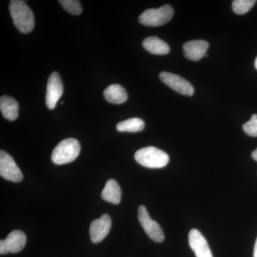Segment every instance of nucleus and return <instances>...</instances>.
Masks as SVG:
<instances>
[{
  "instance_id": "nucleus-1",
  "label": "nucleus",
  "mask_w": 257,
  "mask_h": 257,
  "mask_svg": "<svg viewBox=\"0 0 257 257\" xmlns=\"http://www.w3.org/2000/svg\"><path fill=\"white\" fill-rule=\"evenodd\" d=\"M10 12L13 23L17 29L23 34L30 33L35 28V18L31 9L21 0H12Z\"/></svg>"
},
{
  "instance_id": "nucleus-2",
  "label": "nucleus",
  "mask_w": 257,
  "mask_h": 257,
  "mask_svg": "<svg viewBox=\"0 0 257 257\" xmlns=\"http://www.w3.org/2000/svg\"><path fill=\"white\" fill-rule=\"evenodd\" d=\"M135 158L140 165L150 169L163 168L170 162L169 155L155 147L140 149L135 153Z\"/></svg>"
},
{
  "instance_id": "nucleus-3",
  "label": "nucleus",
  "mask_w": 257,
  "mask_h": 257,
  "mask_svg": "<svg viewBox=\"0 0 257 257\" xmlns=\"http://www.w3.org/2000/svg\"><path fill=\"white\" fill-rule=\"evenodd\" d=\"M80 150V144L77 140L66 139L54 149L51 157L52 162L58 165L70 163L78 157Z\"/></svg>"
},
{
  "instance_id": "nucleus-4",
  "label": "nucleus",
  "mask_w": 257,
  "mask_h": 257,
  "mask_svg": "<svg viewBox=\"0 0 257 257\" xmlns=\"http://www.w3.org/2000/svg\"><path fill=\"white\" fill-rule=\"evenodd\" d=\"M174 15V10L170 5H166L157 9L145 10L140 15L139 21L147 27H160L170 21Z\"/></svg>"
},
{
  "instance_id": "nucleus-5",
  "label": "nucleus",
  "mask_w": 257,
  "mask_h": 257,
  "mask_svg": "<svg viewBox=\"0 0 257 257\" xmlns=\"http://www.w3.org/2000/svg\"><path fill=\"white\" fill-rule=\"evenodd\" d=\"M138 219L146 234L153 241L157 242H162L164 241L165 234H164L163 230L156 221L153 220L150 217L147 208L145 206L141 205L139 207Z\"/></svg>"
},
{
  "instance_id": "nucleus-6",
  "label": "nucleus",
  "mask_w": 257,
  "mask_h": 257,
  "mask_svg": "<svg viewBox=\"0 0 257 257\" xmlns=\"http://www.w3.org/2000/svg\"><path fill=\"white\" fill-rule=\"evenodd\" d=\"M0 175L6 180L20 182L23 175L13 157L6 152H0Z\"/></svg>"
},
{
  "instance_id": "nucleus-7",
  "label": "nucleus",
  "mask_w": 257,
  "mask_h": 257,
  "mask_svg": "<svg viewBox=\"0 0 257 257\" xmlns=\"http://www.w3.org/2000/svg\"><path fill=\"white\" fill-rule=\"evenodd\" d=\"M160 78L166 85L179 94L185 96H192L194 94V87L192 84L180 76L162 72L160 74Z\"/></svg>"
},
{
  "instance_id": "nucleus-8",
  "label": "nucleus",
  "mask_w": 257,
  "mask_h": 257,
  "mask_svg": "<svg viewBox=\"0 0 257 257\" xmlns=\"http://www.w3.org/2000/svg\"><path fill=\"white\" fill-rule=\"evenodd\" d=\"M27 236L23 231L15 230L12 231L6 239L0 241V253H18L25 248Z\"/></svg>"
},
{
  "instance_id": "nucleus-9",
  "label": "nucleus",
  "mask_w": 257,
  "mask_h": 257,
  "mask_svg": "<svg viewBox=\"0 0 257 257\" xmlns=\"http://www.w3.org/2000/svg\"><path fill=\"white\" fill-rule=\"evenodd\" d=\"M63 91V84L60 75L57 72H54L51 74L47 82L46 104L48 109H55Z\"/></svg>"
},
{
  "instance_id": "nucleus-10",
  "label": "nucleus",
  "mask_w": 257,
  "mask_h": 257,
  "mask_svg": "<svg viewBox=\"0 0 257 257\" xmlns=\"http://www.w3.org/2000/svg\"><path fill=\"white\" fill-rule=\"evenodd\" d=\"M111 227V219L108 214H103L99 219L91 223L89 234L93 243H99L109 234Z\"/></svg>"
},
{
  "instance_id": "nucleus-11",
  "label": "nucleus",
  "mask_w": 257,
  "mask_h": 257,
  "mask_svg": "<svg viewBox=\"0 0 257 257\" xmlns=\"http://www.w3.org/2000/svg\"><path fill=\"white\" fill-rule=\"evenodd\" d=\"M189 243L196 257H213L207 240L197 229L189 231Z\"/></svg>"
},
{
  "instance_id": "nucleus-12",
  "label": "nucleus",
  "mask_w": 257,
  "mask_h": 257,
  "mask_svg": "<svg viewBox=\"0 0 257 257\" xmlns=\"http://www.w3.org/2000/svg\"><path fill=\"white\" fill-rule=\"evenodd\" d=\"M209 44L204 40H193L186 42L183 46L184 56L192 61H199L207 53Z\"/></svg>"
},
{
  "instance_id": "nucleus-13",
  "label": "nucleus",
  "mask_w": 257,
  "mask_h": 257,
  "mask_svg": "<svg viewBox=\"0 0 257 257\" xmlns=\"http://www.w3.org/2000/svg\"><path fill=\"white\" fill-rule=\"evenodd\" d=\"M0 110L5 118L10 121L18 119L19 104L18 101L9 96H2L0 98Z\"/></svg>"
},
{
  "instance_id": "nucleus-14",
  "label": "nucleus",
  "mask_w": 257,
  "mask_h": 257,
  "mask_svg": "<svg viewBox=\"0 0 257 257\" xmlns=\"http://www.w3.org/2000/svg\"><path fill=\"white\" fill-rule=\"evenodd\" d=\"M101 196L106 202L114 204H119L121 202V191L119 184L114 179H109L106 182Z\"/></svg>"
},
{
  "instance_id": "nucleus-15",
  "label": "nucleus",
  "mask_w": 257,
  "mask_h": 257,
  "mask_svg": "<svg viewBox=\"0 0 257 257\" xmlns=\"http://www.w3.org/2000/svg\"><path fill=\"white\" fill-rule=\"evenodd\" d=\"M144 48L153 55H164L170 52L169 45L157 37H149L143 41Z\"/></svg>"
},
{
  "instance_id": "nucleus-16",
  "label": "nucleus",
  "mask_w": 257,
  "mask_h": 257,
  "mask_svg": "<svg viewBox=\"0 0 257 257\" xmlns=\"http://www.w3.org/2000/svg\"><path fill=\"white\" fill-rule=\"evenodd\" d=\"M106 101L111 104H122L127 100L128 95L124 88L119 84H111L106 87L104 92Z\"/></svg>"
},
{
  "instance_id": "nucleus-17",
  "label": "nucleus",
  "mask_w": 257,
  "mask_h": 257,
  "mask_svg": "<svg viewBox=\"0 0 257 257\" xmlns=\"http://www.w3.org/2000/svg\"><path fill=\"white\" fill-rule=\"evenodd\" d=\"M145 126V122L143 119L140 118H131L118 123L116 125V130L119 132L138 133L143 131Z\"/></svg>"
},
{
  "instance_id": "nucleus-18",
  "label": "nucleus",
  "mask_w": 257,
  "mask_h": 257,
  "mask_svg": "<svg viewBox=\"0 0 257 257\" xmlns=\"http://www.w3.org/2000/svg\"><path fill=\"white\" fill-rule=\"evenodd\" d=\"M256 3L255 0H234L232 3V9L237 15H244L252 8Z\"/></svg>"
},
{
  "instance_id": "nucleus-19",
  "label": "nucleus",
  "mask_w": 257,
  "mask_h": 257,
  "mask_svg": "<svg viewBox=\"0 0 257 257\" xmlns=\"http://www.w3.org/2000/svg\"><path fill=\"white\" fill-rule=\"evenodd\" d=\"M66 11L73 15H79L82 13V8L77 0H60L59 1Z\"/></svg>"
},
{
  "instance_id": "nucleus-20",
  "label": "nucleus",
  "mask_w": 257,
  "mask_h": 257,
  "mask_svg": "<svg viewBox=\"0 0 257 257\" xmlns=\"http://www.w3.org/2000/svg\"><path fill=\"white\" fill-rule=\"evenodd\" d=\"M243 130L248 136L257 137V114H253L249 121L243 125Z\"/></svg>"
},
{
  "instance_id": "nucleus-21",
  "label": "nucleus",
  "mask_w": 257,
  "mask_h": 257,
  "mask_svg": "<svg viewBox=\"0 0 257 257\" xmlns=\"http://www.w3.org/2000/svg\"><path fill=\"white\" fill-rule=\"evenodd\" d=\"M251 157H252L253 160L257 162V148L251 153Z\"/></svg>"
},
{
  "instance_id": "nucleus-22",
  "label": "nucleus",
  "mask_w": 257,
  "mask_h": 257,
  "mask_svg": "<svg viewBox=\"0 0 257 257\" xmlns=\"http://www.w3.org/2000/svg\"><path fill=\"white\" fill-rule=\"evenodd\" d=\"M253 257H257V238L254 244V248H253Z\"/></svg>"
},
{
  "instance_id": "nucleus-23",
  "label": "nucleus",
  "mask_w": 257,
  "mask_h": 257,
  "mask_svg": "<svg viewBox=\"0 0 257 257\" xmlns=\"http://www.w3.org/2000/svg\"><path fill=\"white\" fill-rule=\"evenodd\" d=\"M254 65H255V68H256L257 69V57H256V60H255Z\"/></svg>"
}]
</instances>
